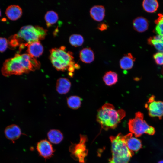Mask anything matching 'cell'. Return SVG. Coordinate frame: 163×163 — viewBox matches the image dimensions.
Instances as JSON below:
<instances>
[{
	"label": "cell",
	"instance_id": "f1b7e54d",
	"mask_svg": "<svg viewBox=\"0 0 163 163\" xmlns=\"http://www.w3.org/2000/svg\"><path fill=\"white\" fill-rule=\"evenodd\" d=\"M107 28V25L104 23H102L99 24L97 27V28L101 31H104Z\"/></svg>",
	"mask_w": 163,
	"mask_h": 163
},
{
	"label": "cell",
	"instance_id": "6da1fadb",
	"mask_svg": "<svg viewBox=\"0 0 163 163\" xmlns=\"http://www.w3.org/2000/svg\"><path fill=\"white\" fill-rule=\"evenodd\" d=\"M40 66L39 61L28 53L16 54L14 57L5 60L1 72L5 77L21 75L37 70Z\"/></svg>",
	"mask_w": 163,
	"mask_h": 163
},
{
	"label": "cell",
	"instance_id": "9c48e42d",
	"mask_svg": "<svg viewBox=\"0 0 163 163\" xmlns=\"http://www.w3.org/2000/svg\"><path fill=\"white\" fill-rule=\"evenodd\" d=\"M36 149L39 155L45 159L51 158L54 152L51 143L46 139L42 140L38 142Z\"/></svg>",
	"mask_w": 163,
	"mask_h": 163
},
{
	"label": "cell",
	"instance_id": "44dd1931",
	"mask_svg": "<svg viewBox=\"0 0 163 163\" xmlns=\"http://www.w3.org/2000/svg\"><path fill=\"white\" fill-rule=\"evenodd\" d=\"M103 80L107 86H111L115 84L118 81V75L115 72L109 71L107 72L103 77Z\"/></svg>",
	"mask_w": 163,
	"mask_h": 163
},
{
	"label": "cell",
	"instance_id": "277c9868",
	"mask_svg": "<svg viewBox=\"0 0 163 163\" xmlns=\"http://www.w3.org/2000/svg\"><path fill=\"white\" fill-rule=\"evenodd\" d=\"M111 142L112 157L108 163H129L134 153L127 147L125 135L121 133L110 137Z\"/></svg>",
	"mask_w": 163,
	"mask_h": 163
},
{
	"label": "cell",
	"instance_id": "7c38bea8",
	"mask_svg": "<svg viewBox=\"0 0 163 163\" xmlns=\"http://www.w3.org/2000/svg\"><path fill=\"white\" fill-rule=\"evenodd\" d=\"M27 47V53L35 58L40 56L43 51V47L40 41L30 43Z\"/></svg>",
	"mask_w": 163,
	"mask_h": 163
},
{
	"label": "cell",
	"instance_id": "8992f818",
	"mask_svg": "<svg viewBox=\"0 0 163 163\" xmlns=\"http://www.w3.org/2000/svg\"><path fill=\"white\" fill-rule=\"evenodd\" d=\"M128 126L130 133L136 137L144 133L153 135L155 133L154 128L148 124L144 119L143 114L139 111L136 113L134 118L129 120Z\"/></svg>",
	"mask_w": 163,
	"mask_h": 163
},
{
	"label": "cell",
	"instance_id": "9a60e30c",
	"mask_svg": "<svg viewBox=\"0 0 163 163\" xmlns=\"http://www.w3.org/2000/svg\"><path fill=\"white\" fill-rule=\"evenodd\" d=\"M90 13L93 19L97 21H101L105 16L104 7L102 5H94L90 9Z\"/></svg>",
	"mask_w": 163,
	"mask_h": 163
},
{
	"label": "cell",
	"instance_id": "7402d4cb",
	"mask_svg": "<svg viewBox=\"0 0 163 163\" xmlns=\"http://www.w3.org/2000/svg\"><path fill=\"white\" fill-rule=\"evenodd\" d=\"M144 10L147 12L153 13L155 12L158 7V3L155 0H145L142 3Z\"/></svg>",
	"mask_w": 163,
	"mask_h": 163
},
{
	"label": "cell",
	"instance_id": "2e32d148",
	"mask_svg": "<svg viewBox=\"0 0 163 163\" xmlns=\"http://www.w3.org/2000/svg\"><path fill=\"white\" fill-rule=\"evenodd\" d=\"M148 21L143 17H138L135 19L133 21L134 29L138 32L145 31L148 29Z\"/></svg>",
	"mask_w": 163,
	"mask_h": 163
},
{
	"label": "cell",
	"instance_id": "52a82bcc",
	"mask_svg": "<svg viewBox=\"0 0 163 163\" xmlns=\"http://www.w3.org/2000/svg\"><path fill=\"white\" fill-rule=\"evenodd\" d=\"M80 141L78 144H72L69 148L71 157L80 162H84V158L88 154V151L85 145L87 138L83 135L80 136Z\"/></svg>",
	"mask_w": 163,
	"mask_h": 163
},
{
	"label": "cell",
	"instance_id": "d6986e66",
	"mask_svg": "<svg viewBox=\"0 0 163 163\" xmlns=\"http://www.w3.org/2000/svg\"><path fill=\"white\" fill-rule=\"evenodd\" d=\"M79 57L81 60L85 63H90L94 59L93 51L91 48L86 47L82 49L80 52Z\"/></svg>",
	"mask_w": 163,
	"mask_h": 163
},
{
	"label": "cell",
	"instance_id": "30bf717a",
	"mask_svg": "<svg viewBox=\"0 0 163 163\" xmlns=\"http://www.w3.org/2000/svg\"><path fill=\"white\" fill-rule=\"evenodd\" d=\"M4 133L6 137L13 143H14L22 134L20 128L14 124L7 126L5 130Z\"/></svg>",
	"mask_w": 163,
	"mask_h": 163
},
{
	"label": "cell",
	"instance_id": "cb8c5ba5",
	"mask_svg": "<svg viewBox=\"0 0 163 163\" xmlns=\"http://www.w3.org/2000/svg\"><path fill=\"white\" fill-rule=\"evenodd\" d=\"M82 100V99L78 96H72L67 98V105L70 108L76 109L80 107Z\"/></svg>",
	"mask_w": 163,
	"mask_h": 163
},
{
	"label": "cell",
	"instance_id": "603a6c76",
	"mask_svg": "<svg viewBox=\"0 0 163 163\" xmlns=\"http://www.w3.org/2000/svg\"><path fill=\"white\" fill-rule=\"evenodd\" d=\"M45 19L48 27L55 24L58 20L57 14L53 11H48L45 16Z\"/></svg>",
	"mask_w": 163,
	"mask_h": 163
},
{
	"label": "cell",
	"instance_id": "4dcf8cb0",
	"mask_svg": "<svg viewBox=\"0 0 163 163\" xmlns=\"http://www.w3.org/2000/svg\"><path fill=\"white\" fill-rule=\"evenodd\" d=\"M1 16V11L0 9V16Z\"/></svg>",
	"mask_w": 163,
	"mask_h": 163
},
{
	"label": "cell",
	"instance_id": "ac0fdd59",
	"mask_svg": "<svg viewBox=\"0 0 163 163\" xmlns=\"http://www.w3.org/2000/svg\"><path fill=\"white\" fill-rule=\"evenodd\" d=\"M47 136L50 142L55 144L60 143L64 138L62 132L56 129H52L49 131L47 134Z\"/></svg>",
	"mask_w": 163,
	"mask_h": 163
},
{
	"label": "cell",
	"instance_id": "4316f807",
	"mask_svg": "<svg viewBox=\"0 0 163 163\" xmlns=\"http://www.w3.org/2000/svg\"><path fill=\"white\" fill-rule=\"evenodd\" d=\"M154 59L158 65H163V52H159L153 55Z\"/></svg>",
	"mask_w": 163,
	"mask_h": 163
},
{
	"label": "cell",
	"instance_id": "f546056e",
	"mask_svg": "<svg viewBox=\"0 0 163 163\" xmlns=\"http://www.w3.org/2000/svg\"><path fill=\"white\" fill-rule=\"evenodd\" d=\"M158 163H163V160L160 161Z\"/></svg>",
	"mask_w": 163,
	"mask_h": 163
},
{
	"label": "cell",
	"instance_id": "ffe728a7",
	"mask_svg": "<svg viewBox=\"0 0 163 163\" xmlns=\"http://www.w3.org/2000/svg\"><path fill=\"white\" fill-rule=\"evenodd\" d=\"M148 42L157 50L163 52V36L158 35L150 37L148 39Z\"/></svg>",
	"mask_w": 163,
	"mask_h": 163
},
{
	"label": "cell",
	"instance_id": "83f0119b",
	"mask_svg": "<svg viewBox=\"0 0 163 163\" xmlns=\"http://www.w3.org/2000/svg\"><path fill=\"white\" fill-rule=\"evenodd\" d=\"M8 45V40L3 37H0V52H4L6 50Z\"/></svg>",
	"mask_w": 163,
	"mask_h": 163
},
{
	"label": "cell",
	"instance_id": "4fadbf2b",
	"mask_svg": "<svg viewBox=\"0 0 163 163\" xmlns=\"http://www.w3.org/2000/svg\"><path fill=\"white\" fill-rule=\"evenodd\" d=\"M22 11L21 8L18 5H12L6 9L5 14L10 20L14 21L19 19L22 15Z\"/></svg>",
	"mask_w": 163,
	"mask_h": 163
},
{
	"label": "cell",
	"instance_id": "8fae6325",
	"mask_svg": "<svg viewBox=\"0 0 163 163\" xmlns=\"http://www.w3.org/2000/svg\"><path fill=\"white\" fill-rule=\"evenodd\" d=\"M131 133L125 135L126 143L129 149L133 153L139 150L142 147L141 140L136 138L132 136Z\"/></svg>",
	"mask_w": 163,
	"mask_h": 163
},
{
	"label": "cell",
	"instance_id": "3957f363",
	"mask_svg": "<svg viewBox=\"0 0 163 163\" xmlns=\"http://www.w3.org/2000/svg\"><path fill=\"white\" fill-rule=\"evenodd\" d=\"M50 52V59L57 70H67L70 75L72 76L75 69L80 68L79 66L75 63L74 60L72 53L67 51L65 46L53 48Z\"/></svg>",
	"mask_w": 163,
	"mask_h": 163
},
{
	"label": "cell",
	"instance_id": "5bb4252c",
	"mask_svg": "<svg viewBox=\"0 0 163 163\" xmlns=\"http://www.w3.org/2000/svg\"><path fill=\"white\" fill-rule=\"evenodd\" d=\"M71 86V83L69 80L65 78L58 79L56 83V90L60 94H65L69 91Z\"/></svg>",
	"mask_w": 163,
	"mask_h": 163
},
{
	"label": "cell",
	"instance_id": "d4e9b609",
	"mask_svg": "<svg viewBox=\"0 0 163 163\" xmlns=\"http://www.w3.org/2000/svg\"><path fill=\"white\" fill-rule=\"evenodd\" d=\"M84 41L83 36L79 34H73L69 37V42L70 44L75 47L82 45Z\"/></svg>",
	"mask_w": 163,
	"mask_h": 163
},
{
	"label": "cell",
	"instance_id": "e0dca14e",
	"mask_svg": "<svg viewBox=\"0 0 163 163\" xmlns=\"http://www.w3.org/2000/svg\"><path fill=\"white\" fill-rule=\"evenodd\" d=\"M135 59L131 53L125 54L120 61V67L124 70L130 69L133 66Z\"/></svg>",
	"mask_w": 163,
	"mask_h": 163
},
{
	"label": "cell",
	"instance_id": "7a4b0ae2",
	"mask_svg": "<svg viewBox=\"0 0 163 163\" xmlns=\"http://www.w3.org/2000/svg\"><path fill=\"white\" fill-rule=\"evenodd\" d=\"M125 115L123 110H116L112 104L107 103L98 110L96 120L101 128L107 130L115 128Z\"/></svg>",
	"mask_w": 163,
	"mask_h": 163
},
{
	"label": "cell",
	"instance_id": "484cf974",
	"mask_svg": "<svg viewBox=\"0 0 163 163\" xmlns=\"http://www.w3.org/2000/svg\"><path fill=\"white\" fill-rule=\"evenodd\" d=\"M158 16V18L155 21V31L158 35L163 36V14H159Z\"/></svg>",
	"mask_w": 163,
	"mask_h": 163
},
{
	"label": "cell",
	"instance_id": "5b68a950",
	"mask_svg": "<svg viewBox=\"0 0 163 163\" xmlns=\"http://www.w3.org/2000/svg\"><path fill=\"white\" fill-rule=\"evenodd\" d=\"M47 32L46 30L38 26L26 25L21 27L13 38L17 41L18 46L20 45L21 49L30 43L44 39Z\"/></svg>",
	"mask_w": 163,
	"mask_h": 163
},
{
	"label": "cell",
	"instance_id": "1f68e13d",
	"mask_svg": "<svg viewBox=\"0 0 163 163\" xmlns=\"http://www.w3.org/2000/svg\"></svg>",
	"mask_w": 163,
	"mask_h": 163
},
{
	"label": "cell",
	"instance_id": "ba28073f",
	"mask_svg": "<svg viewBox=\"0 0 163 163\" xmlns=\"http://www.w3.org/2000/svg\"><path fill=\"white\" fill-rule=\"evenodd\" d=\"M145 107L148 111L149 115L152 117L162 119L163 116V102L155 100V97L152 95L148 99Z\"/></svg>",
	"mask_w": 163,
	"mask_h": 163
}]
</instances>
